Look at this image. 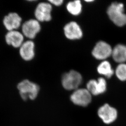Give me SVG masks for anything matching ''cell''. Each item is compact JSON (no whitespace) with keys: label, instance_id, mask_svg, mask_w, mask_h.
I'll return each mask as SVG.
<instances>
[{"label":"cell","instance_id":"obj_1","mask_svg":"<svg viewBox=\"0 0 126 126\" xmlns=\"http://www.w3.org/2000/svg\"><path fill=\"white\" fill-rule=\"evenodd\" d=\"M17 88L20 96L24 100L28 99H35L37 97L40 90L38 84L28 80H24L19 82Z\"/></svg>","mask_w":126,"mask_h":126},{"label":"cell","instance_id":"obj_2","mask_svg":"<svg viewBox=\"0 0 126 126\" xmlns=\"http://www.w3.org/2000/svg\"><path fill=\"white\" fill-rule=\"evenodd\" d=\"M124 5L114 2L109 7L107 14L114 24L121 27L126 25V15L124 13Z\"/></svg>","mask_w":126,"mask_h":126},{"label":"cell","instance_id":"obj_3","mask_svg":"<svg viewBox=\"0 0 126 126\" xmlns=\"http://www.w3.org/2000/svg\"><path fill=\"white\" fill-rule=\"evenodd\" d=\"M82 81L81 74L75 70L65 73L62 76V85L67 90L77 89Z\"/></svg>","mask_w":126,"mask_h":126},{"label":"cell","instance_id":"obj_4","mask_svg":"<svg viewBox=\"0 0 126 126\" xmlns=\"http://www.w3.org/2000/svg\"><path fill=\"white\" fill-rule=\"evenodd\" d=\"M41 30V25L40 22L36 19L27 20L22 26V32L23 35L31 40L36 37Z\"/></svg>","mask_w":126,"mask_h":126},{"label":"cell","instance_id":"obj_5","mask_svg":"<svg viewBox=\"0 0 126 126\" xmlns=\"http://www.w3.org/2000/svg\"><path fill=\"white\" fill-rule=\"evenodd\" d=\"M52 7L49 2H40L37 5L35 10L36 20L40 22L49 21L52 18Z\"/></svg>","mask_w":126,"mask_h":126},{"label":"cell","instance_id":"obj_6","mask_svg":"<svg viewBox=\"0 0 126 126\" xmlns=\"http://www.w3.org/2000/svg\"><path fill=\"white\" fill-rule=\"evenodd\" d=\"M70 99L75 105L86 107L92 101V94L87 89H77L71 94Z\"/></svg>","mask_w":126,"mask_h":126},{"label":"cell","instance_id":"obj_7","mask_svg":"<svg viewBox=\"0 0 126 126\" xmlns=\"http://www.w3.org/2000/svg\"><path fill=\"white\" fill-rule=\"evenodd\" d=\"M98 115L104 123L109 124L113 123L116 119L118 112L116 110L106 104L99 109Z\"/></svg>","mask_w":126,"mask_h":126},{"label":"cell","instance_id":"obj_8","mask_svg":"<svg viewBox=\"0 0 126 126\" xmlns=\"http://www.w3.org/2000/svg\"><path fill=\"white\" fill-rule=\"evenodd\" d=\"M112 48L108 43L104 41L98 42L92 51V54L98 60H104L112 54Z\"/></svg>","mask_w":126,"mask_h":126},{"label":"cell","instance_id":"obj_9","mask_svg":"<svg viewBox=\"0 0 126 126\" xmlns=\"http://www.w3.org/2000/svg\"><path fill=\"white\" fill-rule=\"evenodd\" d=\"M63 30L65 36L69 39H79L82 37V32L81 28L75 22L68 23L64 26Z\"/></svg>","mask_w":126,"mask_h":126},{"label":"cell","instance_id":"obj_10","mask_svg":"<svg viewBox=\"0 0 126 126\" xmlns=\"http://www.w3.org/2000/svg\"><path fill=\"white\" fill-rule=\"evenodd\" d=\"M21 23V17L15 12L10 13L3 20L4 26L8 31L16 30L20 26Z\"/></svg>","mask_w":126,"mask_h":126},{"label":"cell","instance_id":"obj_11","mask_svg":"<svg viewBox=\"0 0 126 126\" xmlns=\"http://www.w3.org/2000/svg\"><path fill=\"white\" fill-rule=\"evenodd\" d=\"M19 48L20 56L25 61H31L34 57L35 44L31 40L23 42Z\"/></svg>","mask_w":126,"mask_h":126},{"label":"cell","instance_id":"obj_12","mask_svg":"<svg viewBox=\"0 0 126 126\" xmlns=\"http://www.w3.org/2000/svg\"><path fill=\"white\" fill-rule=\"evenodd\" d=\"M24 37L23 33L16 30L8 31L5 36V40L8 45L18 48L24 42Z\"/></svg>","mask_w":126,"mask_h":126},{"label":"cell","instance_id":"obj_13","mask_svg":"<svg viewBox=\"0 0 126 126\" xmlns=\"http://www.w3.org/2000/svg\"><path fill=\"white\" fill-rule=\"evenodd\" d=\"M113 59L115 62L123 63L126 61V46L123 45H118L112 50Z\"/></svg>","mask_w":126,"mask_h":126},{"label":"cell","instance_id":"obj_14","mask_svg":"<svg viewBox=\"0 0 126 126\" xmlns=\"http://www.w3.org/2000/svg\"><path fill=\"white\" fill-rule=\"evenodd\" d=\"M97 70L99 74L104 75L108 78H111L114 73L111 64L107 61H105L100 63L98 67Z\"/></svg>","mask_w":126,"mask_h":126},{"label":"cell","instance_id":"obj_15","mask_svg":"<svg viewBox=\"0 0 126 126\" xmlns=\"http://www.w3.org/2000/svg\"><path fill=\"white\" fill-rule=\"evenodd\" d=\"M82 5L80 0L71 1L67 4V9L68 12L73 15L77 16L82 11Z\"/></svg>","mask_w":126,"mask_h":126},{"label":"cell","instance_id":"obj_16","mask_svg":"<svg viewBox=\"0 0 126 126\" xmlns=\"http://www.w3.org/2000/svg\"><path fill=\"white\" fill-rule=\"evenodd\" d=\"M115 74L119 80L122 81L126 80V64L121 63L119 64L115 70Z\"/></svg>","mask_w":126,"mask_h":126},{"label":"cell","instance_id":"obj_17","mask_svg":"<svg viewBox=\"0 0 126 126\" xmlns=\"http://www.w3.org/2000/svg\"><path fill=\"white\" fill-rule=\"evenodd\" d=\"M87 89L88 91L94 95H99L98 91V82L94 80H91L87 85Z\"/></svg>","mask_w":126,"mask_h":126},{"label":"cell","instance_id":"obj_18","mask_svg":"<svg viewBox=\"0 0 126 126\" xmlns=\"http://www.w3.org/2000/svg\"><path fill=\"white\" fill-rule=\"evenodd\" d=\"M99 95L104 93L107 89V83L105 79L100 78L97 80Z\"/></svg>","mask_w":126,"mask_h":126},{"label":"cell","instance_id":"obj_19","mask_svg":"<svg viewBox=\"0 0 126 126\" xmlns=\"http://www.w3.org/2000/svg\"><path fill=\"white\" fill-rule=\"evenodd\" d=\"M51 5H53L55 6H60L63 4V0H51L48 1Z\"/></svg>","mask_w":126,"mask_h":126}]
</instances>
